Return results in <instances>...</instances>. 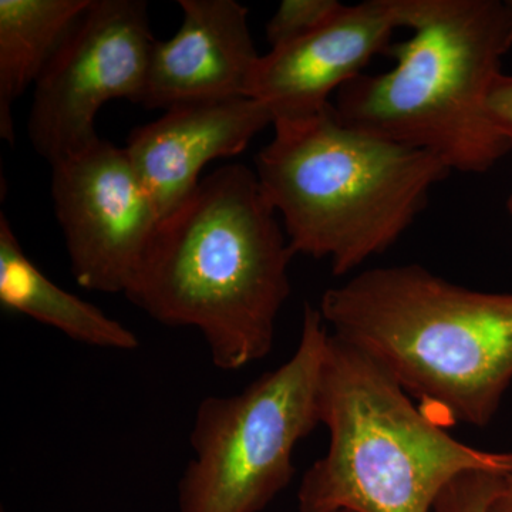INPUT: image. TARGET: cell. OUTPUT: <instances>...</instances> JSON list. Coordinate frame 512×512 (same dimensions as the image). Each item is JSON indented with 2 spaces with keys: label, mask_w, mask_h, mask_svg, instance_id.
<instances>
[{
  "label": "cell",
  "mask_w": 512,
  "mask_h": 512,
  "mask_svg": "<svg viewBox=\"0 0 512 512\" xmlns=\"http://www.w3.org/2000/svg\"><path fill=\"white\" fill-rule=\"evenodd\" d=\"M412 12L413 0L342 3L308 35L259 57L248 97L265 103L275 121L318 113L373 56L389 52L394 30L409 28Z\"/></svg>",
  "instance_id": "9"
},
{
  "label": "cell",
  "mask_w": 512,
  "mask_h": 512,
  "mask_svg": "<svg viewBox=\"0 0 512 512\" xmlns=\"http://www.w3.org/2000/svg\"><path fill=\"white\" fill-rule=\"evenodd\" d=\"M318 309L330 332L375 357L440 426L483 429L500 410L512 383V292L393 265L326 289Z\"/></svg>",
  "instance_id": "2"
},
{
  "label": "cell",
  "mask_w": 512,
  "mask_h": 512,
  "mask_svg": "<svg viewBox=\"0 0 512 512\" xmlns=\"http://www.w3.org/2000/svg\"><path fill=\"white\" fill-rule=\"evenodd\" d=\"M320 423L328 453L302 478L299 512H433L444 488L467 471L512 476V451L454 439L375 357L332 332Z\"/></svg>",
  "instance_id": "5"
},
{
  "label": "cell",
  "mask_w": 512,
  "mask_h": 512,
  "mask_svg": "<svg viewBox=\"0 0 512 512\" xmlns=\"http://www.w3.org/2000/svg\"><path fill=\"white\" fill-rule=\"evenodd\" d=\"M342 3L338 0H284L266 25L271 49L301 39L322 25Z\"/></svg>",
  "instance_id": "14"
},
{
  "label": "cell",
  "mask_w": 512,
  "mask_h": 512,
  "mask_svg": "<svg viewBox=\"0 0 512 512\" xmlns=\"http://www.w3.org/2000/svg\"><path fill=\"white\" fill-rule=\"evenodd\" d=\"M505 477L490 471H467L444 488L433 512H490Z\"/></svg>",
  "instance_id": "15"
},
{
  "label": "cell",
  "mask_w": 512,
  "mask_h": 512,
  "mask_svg": "<svg viewBox=\"0 0 512 512\" xmlns=\"http://www.w3.org/2000/svg\"><path fill=\"white\" fill-rule=\"evenodd\" d=\"M490 512H512V476L504 478L503 488L491 504Z\"/></svg>",
  "instance_id": "17"
},
{
  "label": "cell",
  "mask_w": 512,
  "mask_h": 512,
  "mask_svg": "<svg viewBox=\"0 0 512 512\" xmlns=\"http://www.w3.org/2000/svg\"><path fill=\"white\" fill-rule=\"evenodd\" d=\"M143 0H90L35 84L28 136L50 164L92 146L110 100L143 103L151 55Z\"/></svg>",
  "instance_id": "7"
},
{
  "label": "cell",
  "mask_w": 512,
  "mask_h": 512,
  "mask_svg": "<svg viewBox=\"0 0 512 512\" xmlns=\"http://www.w3.org/2000/svg\"><path fill=\"white\" fill-rule=\"evenodd\" d=\"M512 15V2H508ZM488 117L495 127L512 141V76L501 73L495 79L487 99Z\"/></svg>",
  "instance_id": "16"
},
{
  "label": "cell",
  "mask_w": 512,
  "mask_h": 512,
  "mask_svg": "<svg viewBox=\"0 0 512 512\" xmlns=\"http://www.w3.org/2000/svg\"><path fill=\"white\" fill-rule=\"evenodd\" d=\"M274 121L252 97L183 104L133 130L124 148L164 218L197 190L205 165L237 156Z\"/></svg>",
  "instance_id": "10"
},
{
  "label": "cell",
  "mask_w": 512,
  "mask_h": 512,
  "mask_svg": "<svg viewBox=\"0 0 512 512\" xmlns=\"http://www.w3.org/2000/svg\"><path fill=\"white\" fill-rule=\"evenodd\" d=\"M90 0H0V137L15 140L12 107L37 83Z\"/></svg>",
  "instance_id": "13"
},
{
  "label": "cell",
  "mask_w": 512,
  "mask_h": 512,
  "mask_svg": "<svg viewBox=\"0 0 512 512\" xmlns=\"http://www.w3.org/2000/svg\"><path fill=\"white\" fill-rule=\"evenodd\" d=\"M50 165L74 279L89 291L126 293L161 220L126 148L99 138Z\"/></svg>",
  "instance_id": "8"
},
{
  "label": "cell",
  "mask_w": 512,
  "mask_h": 512,
  "mask_svg": "<svg viewBox=\"0 0 512 512\" xmlns=\"http://www.w3.org/2000/svg\"><path fill=\"white\" fill-rule=\"evenodd\" d=\"M396 67L359 74L330 101L340 123L427 151L450 171L481 174L512 150L487 99L512 46V15L498 0H413Z\"/></svg>",
  "instance_id": "3"
},
{
  "label": "cell",
  "mask_w": 512,
  "mask_h": 512,
  "mask_svg": "<svg viewBox=\"0 0 512 512\" xmlns=\"http://www.w3.org/2000/svg\"><path fill=\"white\" fill-rule=\"evenodd\" d=\"M330 330L305 306L288 360L231 396H208L192 424L180 512H261L295 476L299 441L320 426V375Z\"/></svg>",
  "instance_id": "6"
},
{
  "label": "cell",
  "mask_w": 512,
  "mask_h": 512,
  "mask_svg": "<svg viewBox=\"0 0 512 512\" xmlns=\"http://www.w3.org/2000/svg\"><path fill=\"white\" fill-rule=\"evenodd\" d=\"M274 127L256 178L295 255L329 259L336 276L392 248L451 173L427 151L346 127L332 104Z\"/></svg>",
  "instance_id": "4"
},
{
  "label": "cell",
  "mask_w": 512,
  "mask_h": 512,
  "mask_svg": "<svg viewBox=\"0 0 512 512\" xmlns=\"http://www.w3.org/2000/svg\"><path fill=\"white\" fill-rule=\"evenodd\" d=\"M340 512H350V511H340Z\"/></svg>",
  "instance_id": "19"
},
{
  "label": "cell",
  "mask_w": 512,
  "mask_h": 512,
  "mask_svg": "<svg viewBox=\"0 0 512 512\" xmlns=\"http://www.w3.org/2000/svg\"><path fill=\"white\" fill-rule=\"evenodd\" d=\"M293 256L255 171L229 164L161 218L124 295L165 326L197 329L214 366L237 372L274 348Z\"/></svg>",
  "instance_id": "1"
},
{
  "label": "cell",
  "mask_w": 512,
  "mask_h": 512,
  "mask_svg": "<svg viewBox=\"0 0 512 512\" xmlns=\"http://www.w3.org/2000/svg\"><path fill=\"white\" fill-rule=\"evenodd\" d=\"M508 208H510V212L512 214V194H511V197H510V201H508Z\"/></svg>",
  "instance_id": "18"
},
{
  "label": "cell",
  "mask_w": 512,
  "mask_h": 512,
  "mask_svg": "<svg viewBox=\"0 0 512 512\" xmlns=\"http://www.w3.org/2000/svg\"><path fill=\"white\" fill-rule=\"evenodd\" d=\"M183 25L157 40L151 55L143 106L248 97L259 56L249 32L247 6L235 0H180Z\"/></svg>",
  "instance_id": "11"
},
{
  "label": "cell",
  "mask_w": 512,
  "mask_h": 512,
  "mask_svg": "<svg viewBox=\"0 0 512 512\" xmlns=\"http://www.w3.org/2000/svg\"><path fill=\"white\" fill-rule=\"evenodd\" d=\"M0 303L3 308L59 330L83 345L123 352L140 348V340L133 330L47 278L25 254L3 212L0 214Z\"/></svg>",
  "instance_id": "12"
}]
</instances>
